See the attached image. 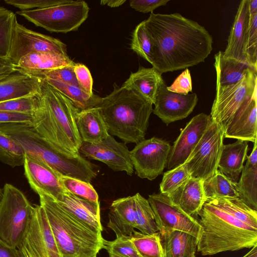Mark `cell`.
<instances>
[{
  "label": "cell",
  "mask_w": 257,
  "mask_h": 257,
  "mask_svg": "<svg viewBox=\"0 0 257 257\" xmlns=\"http://www.w3.org/2000/svg\"><path fill=\"white\" fill-rule=\"evenodd\" d=\"M75 65H66L52 69L32 73L28 75L42 80L46 78L56 80L79 87L74 71Z\"/></svg>",
  "instance_id": "7bdbcfd3"
},
{
  "label": "cell",
  "mask_w": 257,
  "mask_h": 257,
  "mask_svg": "<svg viewBox=\"0 0 257 257\" xmlns=\"http://www.w3.org/2000/svg\"><path fill=\"white\" fill-rule=\"evenodd\" d=\"M28 227L17 247L21 257H62L45 212L34 206Z\"/></svg>",
  "instance_id": "8fae6325"
},
{
  "label": "cell",
  "mask_w": 257,
  "mask_h": 257,
  "mask_svg": "<svg viewBox=\"0 0 257 257\" xmlns=\"http://www.w3.org/2000/svg\"><path fill=\"white\" fill-rule=\"evenodd\" d=\"M43 80L18 71L0 79V102L39 94Z\"/></svg>",
  "instance_id": "7402d4cb"
},
{
  "label": "cell",
  "mask_w": 257,
  "mask_h": 257,
  "mask_svg": "<svg viewBox=\"0 0 257 257\" xmlns=\"http://www.w3.org/2000/svg\"><path fill=\"white\" fill-rule=\"evenodd\" d=\"M257 141L254 142L251 153L241 173L239 180L235 182L238 197L247 206L257 211Z\"/></svg>",
  "instance_id": "484cf974"
},
{
  "label": "cell",
  "mask_w": 257,
  "mask_h": 257,
  "mask_svg": "<svg viewBox=\"0 0 257 257\" xmlns=\"http://www.w3.org/2000/svg\"><path fill=\"white\" fill-rule=\"evenodd\" d=\"M203 189L206 200L211 198H239L235 182L218 170L203 181Z\"/></svg>",
  "instance_id": "836d02e7"
},
{
  "label": "cell",
  "mask_w": 257,
  "mask_h": 257,
  "mask_svg": "<svg viewBox=\"0 0 257 257\" xmlns=\"http://www.w3.org/2000/svg\"><path fill=\"white\" fill-rule=\"evenodd\" d=\"M164 80L159 87L153 113L168 125L183 119L192 113L198 102L196 93L180 94L169 91Z\"/></svg>",
  "instance_id": "2e32d148"
},
{
  "label": "cell",
  "mask_w": 257,
  "mask_h": 257,
  "mask_svg": "<svg viewBox=\"0 0 257 257\" xmlns=\"http://www.w3.org/2000/svg\"><path fill=\"white\" fill-rule=\"evenodd\" d=\"M257 70L248 68L243 78L233 84L216 86L210 116L223 130L240 106L257 91Z\"/></svg>",
  "instance_id": "30bf717a"
},
{
  "label": "cell",
  "mask_w": 257,
  "mask_h": 257,
  "mask_svg": "<svg viewBox=\"0 0 257 257\" xmlns=\"http://www.w3.org/2000/svg\"><path fill=\"white\" fill-rule=\"evenodd\" d=\"M109 257H123V256H118V255H109Z\"/></svg>",
  "instance_id": "680465c9"
},
{
  "label": "cell",
  "mask_w": 257,
  "mask_h": 257,
  "mask_svg": "<svg viewBox=\"0 0 257 257\" xmlns=\"http://www.w3.org/2000/svg\"><path fill=\"white\" fill-rule=\"evenodd\" d=\"M171 92L187 95L192 92V84L190 71L186 68L175 80L170 86L167 87Z\"/></svg>",
  "instance_id": "c3c4849f"
},
{
  "label": "cell",
  "mask_w": 257,
  "mask_h": 257,
  "mask_svg": "<svg viewBox=\"0 0 257 257\" xmlns=\"http://www.w3.org/2000/svg\"><path fill=\"white\" fill-rule=\"evenodd\" d=\"M40 94L0 102V110L33 114L41 106V98Z\"/></svg>",
  "instance_id": "b9f144b4"
},
{
  "label": "cell",
  "mask_w": 257,
  "mask_h": 257,
  "mask_svg": "<svg viewBox=\"0 0 257 257\" xmlns=\"http://www.w3.org/2000/svg\"><path fill=\"white\" fill-rule=\"evenodd\" d=\"M257 91L237 110L224 130V137L257 141Z\"/></svg>",
  "instance_id": "d6986e66"
},
{
  "label": "cell",
  "mask_w": 257,
  "mask_h": 257,
  "mask_svg": "<svg viewBox=\"0 0 257 257\" xmlns=\"http://www.w3.org/2000/svg\"><path fill=\"white\" fill-rule=\"evenodd\" d=\"M214 59L216 86H223L236 83L243 78L247 69H254L247 63L224 57L222 51L215 54Z\"/></svg>",
  "instance_id": "4dcf8cb0"
},
{
  "label": "cell",
  "mask_w": 257,
  "mask_h": 257,
  "mask_svg": "<svg viewBox=\"0 0 257 257\" xmlns=\"http://www.w3.org/2000/svg\"><path fill=\"white\" fill-rule=\"evenodd\" d=\"M35 52L54 53L68 56L66 45L53 37L32 31L16 21L8 58L16 66L26 55Z\"/></svg>",
  "instance_id": "7c38bea8"
},
{
  "label": "cell",
  "mask_w": 257,
  "mask_h": 257,
  "mask_svg": "<svg viewBox=\"0 0 257 257\" xmlns=\"http://www.w3.org/2000/svg\"><path fill=\"white\" fill-rule=\"evenodd\" d=\"M107 225L116 237L133 233L135 228L134 195L120 198L112 202Z\"/></svg>",
  "instance_id": "603a6c76"
},
{
  "label": "cell",
  "mask_w": 257,
  "mask_h": 257,
  "mask_svg": "<svg viewBox=\"0 0 257 257\" xmlns=\"http://www.w3.org/2000/svg\"><path fill=\"white\" fill-rule=\"evenodd\" d=\"M0 131L18 143L26 155L42 161L61 175L90 183L97 175L93 164L80 154L73 155L54 146L32 124H2Z\"/></svg>",
  "instance_id": "5b68a950"
},
{
  "label": "cell",
  "mask_w": 257,
  "mask_h": 257,
  "mask_svg": "<svg viewBox=\"0 0 257 257\" xmlns=\"http://www.w3.org/2000/svg\"><path fill=\"white\" fill-rule=\"evenodd\" d=\"M0 257H21L17 248L10 246L0 238Z\"/></svg>",
  "instance_id": "816d5d0a"
},
{
  "label": "cell",
  "mask_w": 257,
  "mask_h": 257,
  "mask_svg": "<svg viewBox=\"0 0 257 257\" xmlns=\"http://www.w3.org/2000/svg\"><path fill=\"white\" fill-rule=\"evenodd\" d=\"M130 236L141 257H164L159 232L148 234L135 230Z\"/></svg>",
  "instance_id": "d590c367"
},
{
  "label": "cell",
  "mask_w": 257,
  "mask_h": 257,
  "mask_svg": "<svg viewBox=\"0 0 257 257\" xmlns=\"http://www.w3.org/2000/svg\"><path fill=\"white\" fill-rule=\"evenodd\" d=\"M185 163L165 172L160 184V193L169 195L191 178Z\"/></svg>",
  "instance_id": "74e56055"
},
{
  "label": "cell",
  "mask_w": 257,
  "mask_h": 257,
  "mask_svg": "<svg viewBox=\"0 0 257 257\" xmlns=\"http://www.w3.org/2000/svg\"><path fill=\"white\" fill-rule=\"evenodd\" d=\"M60 181L65 190L81 198L99 203L98 195L90 183L62 175Z\"/></svg>",
  "instance_id": "ab89813d"
},
{
  "label": "cell",
  "mask_w": 257,
  "mask_h": 257,
  "mask_svg": "<svg viewBox=\"0 0 257 257\" xmlns=\"http://www.w3.org/2000/svg\"><path fill=\"white\" fill-rule=\"evenodd\" d=\"M43 80L65 95L80 110L97 107L100 102L101 97L94 94L89 95L78 86L51 79Z\"/></svg>",
  "instance_id": "d6a6232c"
},
{
  "label": "cell",
  "mask_w": 257,
  "mask_h": 257,
  "mask_svg": "<svg viewBox=\"0 0 257 257\" xmlns=\"http://www.w3.org/2000/svg\"><path fill=\"white\" fill-rule=\"evenodd\" d=\"M39 196L62 257H96L103 248L102 234L74 217L50 197Z\"/></svg>",
  "instance_id": "8992f818"
},
{
  "label": "cell",
  "mask_w": 257,
  "mask_h": 257,
  "mask_svg": "<svg viewBox=\"0 0 257 257\" xmlns=\"http://www.w3.org/2000/svg\"><path fill=\"white\" fill-rule=\"evenodd\" d=\"M198 215L201 226L197 250L202 255L251 248L257 245V229L205 202Z\"/></svg>",
  "instance_id": "277c9868"
},
{
  "label": "cell",
  "mask_w": 257,
  "mask_h": 257,
  "mask_svg": "<svg viewBox=\"0 0 257 257\" xmlns=\"http://www.w3.org/2000/svg\"><path fill=\"white\" fill-rule=\"evenodd\" d=\"M41 105L32 125L43 138L61 150L77 156L82 141L76 123L80 111L60 92L43 80Z\"/></svg>",
  "instance_id": "7a4b0ae2"
},
{
  "label": "cell",
  "mask_w": 257,
  "mask_h": 257,
  "mask_svg": "<svg viewBox=\"0 0 257 257\" xmlns=\"http://www.w3.org/2000/svg\"><path fill=\"white\" fill-rule=\"evenodd\" d=\"M245 49L247 63L257 69V14L249 18Z\"/></svg>",
  "instance_id": "f6af8a7d"
},
{
  "label": "cell",
  "mask_w": 257,
  "mask_h": 257,
  "mask_svg": "<svg viewBox=\"0 0 257 257\" xmlns=\"http://www.w3.org/2000/svg\"><path fill=\"white\" fill-rule=\"evenodd\" d=\"M135 228L151 234L159 232L154 214L148 199L139 193L134 195Z\"/></svg>",
  "instance_id": "e575fe53"
},
{
  "label": "cell",
  "mask_w": 257,
  "mask_h": 257,
  "mask_svg": "<svg viewBox=\"0 0 257 257\" xmlns=\"http://www.w3.org/2000/svg\"><path fill=\"white\" fill-rule=\"evenodd\" d=\"M167 195L186 213L193 217L198 216L206 200L203 180L191 177L175 192Z\"/></svg>",
  "instance_id": "cb8c5ba5"
},
{
  "label": "cell",
  "mask_w": 257,
  "mask_h": 257,
  "mask_svg": "<svg viewBox=\"0 0 257 257\" xmlns=\"http://www.w3.org/2000/svg\"><path fill=\"white\" fill-rule=\"evenodd\" d=\"M210 115L204 113L194 116L182 129L171 147L167 167L170 170L183 164L210 124Z\"/></svg>",
  "instance_id": "e0dca14e"
},
{
  "label": "cell",
  "mask_w": 257,
  "mask_h": 257,
  "mask_svg": "<svg viewBox=\"0 0 257 257\" xmlns=\"http://www.w3.org/2000/svg\"><path fill=\"white\" fill-rule=\"evenodd\" d=\"M130 236L116 237L112 241L104 239L103 248L106 249L109 255L141 257L132 242Z\"/></svg>",
  "instance_id": "ee69618b"
},
{
  "label": "cell",
  "mask_w": 257,
  "mask_h": 257,
  "mask_svg": "<svg viewBox=\"0 0 257 257\" xmlns=\"http://www.w3.org/2000/svg\"><path fill=\"white\" fill-rule=\"evenodd\" d=\"M125 2V0L101 1L100 4L107 5L111 8L118 7Z\"/></svg>",
  "instance_id": "db71d44e"
},
{
  "label": "cell",
  "mask_w": 257,
  "mask_h": 257,
  "mask_svg": "<svg viewBox=\"0 0 257 257\" xmlns=\"http://www.w3.org/2000/svg\"><path fill=\"white\" fill-rule=\"evenodd\" d=\"M16 20V16L13 12L0 6V57L8 58Z\"/></svg>",
  "instance_id": "f35d334b"
},
{
  "label": "cell",
  "mask_w": 257,
  "mask_h": 257,
  "mask_svg": "<svg viewBox=\"0 0 257 257\" xmlns=\"http://www.w3.org/2000/svg\"><path fill=\"white\" fill-rule=\"evenodd\" d=\"M61 207L94 231L101 233L99 202L95 203L78 197L67 191L57 200Z\"/></svg>",
  "instance_id": "ffe728a7"
},
{
  "label": "cell",
  "mask_w": 257,
  "mask_h": 257,
  "mask_svg": "<svg viewBox=\"0 0 257 257\" xmlns=\"http://www.w3.org/2000/svg\"><path fill=\"white\" fill-rule=\"evenodd\" d=\"M249 18L248 0L241 1L231 28L227 46L223 52L224 57L248 63L245 46Z\"/></svg>",
  "instance_id": "44dd1931"
},
{
  "label": "cell",
  "mask_w": 257,
  "mask_h": 257,
  "mask_svg": "<svg viewBox=\"0 0 257 257\" xmlns=\"http://www.w3.org/2000/svg\"><path fill=\"white\" fill-rule=\"evenodd\" d=\"M79 152L88 158L102 162L114 171H124L129 176L133 174L130 151L125 143L117 142L110 134L98 143L82 142Z\"/></svg>",
  "instance_id": "9a60e30c"
},
{
  "label": "cell",
  "mask_w": 257,
  "mask_h": 257,
  "mask_svg": "<svg viewBox=\"0 0 257 257\" xmlns=\"http://www.w3.org/2000/svg\"><path fill=\"white\" fill-rule=\"evenodd\" d=\"M224 138L223 127L212 119L184 163L192 177L204 181L216 172L224 146Z\"/></svg>",
  "instance_id": "9c48e42d"
},
{
  "label": "cell",
  "mask_w": 257,
  "mask_h": 257,
  "mask_svg": "<svg viewBox=\"0 0 257 257\" xmlns=\"http://www.w3.org/2000/svg\"><path fill=\"white\" fill-rule=\"evenodd\" d=\"M205 202L257 229V211L250 208L239 198H211L206 199Z\"/></svg>",
  "instance_id": "1f68e13d"
},
{
  "label": "cell",
  "mask_w": 257,
  "mask_h": 257,
  "mask_svg": "<svg viewBox=\"0 0 257 257\" xmlns=\"http://www.w3.org/2000/svg\"><path fill=\"white\" fill-rule=\"evenodd\" d=\"M164 257H195L198 238L180 230L160 234Z\"/></svg>",
  "instance_id": "f546056e"
},
{
  "label": "cell",
  "mask_w": 257,
  "mask_h": 257,
  "mask_svg": "<svg viewBox=\"0 0 257 257\" xmlns=\"http://www.w3.org/2000/svg\"><path fill=\"white\" fill-rule=\"evenodd\" d=\"M34 114L0 110V124L26 123L33 124Z\"/></svg>",
  "instance_id": "681fc988"
},
{
  "label": "cell",
  "mask_w": 257,
  "mask_h": 257,
  "mask_svg": "<svg viewBox=\"0 0 257 257\" xmlns=\"http://www.w3.org/2000/svg\"><path fill=\"white\" fill-rule=\"evenodd\" d=\"M68 56L50 52H35L22 58L15 66V70L28 75L61 66L75 65Z\"/></svg>",
  "instance_id": "83f0119b"
},
{
  "label": "cell",
  "mask_w": 257,
  "mask_h": 257,
  "mask_svg": "<svg viewBox=\"0 0 257 257\" xmlns=\"http://www.w3.org/2000/svg\"><path fill=\"white\" fill-rule=\"evenodd\" d=\"M68 0H5V3L20 11L42 9L58 5Z\"/></svg>",
  "instance_id": "bcb514c9"
},
{
  "label": "cell",
  "mask_w": 257,
  "mask_h": 257,
  "mask_svg": "<svg viewBox=\"0 0 257 257\" xmlns=\"http://www.w3.org/2000/svg\"><path fill=\"white\" fill-rule=\"evenodd\" d=\"M24 173L31 188L38 195L44 194L57 200L66 190L61 175L42 161L25 155Z\"/></svg>",
  "instance_id": "ac0fdd59"
},
{
  "label": "cell",
  "mask_w": 257,
  "mask_h": 257,
  "mask_svg": "<svg viewBox=\"0 0 257 257\" xmlns=\"http://www.w3.org/2000/svg\"><path fill=\"white\" fill-rule=\"evenodd\" d=\"M248 13L249 17L257 14V0H248Z\"/></svg>",
  "instance_id": "11a10c76"
},
{
  "label": "cell",
  "mask_w": 257,
  "mask_h": 257,
  "mask_svg": "<svg viewBox=\"0 0 257 257\" xmlns=\"http://www.w3.org/2000/svg\"><path fill=\"white\" fill-rule=\"evenodd\" d=\"M0 204V238L17 248L28 227L34 211L25 195L14 185L6 183Z\"/></svg>",
  "instance_id": "52a82bcc"
},
{
  "label": "cell",
  "mask_w": 257,
  "mask_h": 257,
  "mask_svg": "<svg viewBox=\"0 0 257 257\" xmlns=\"http://www.w3.org/2000/svg\"><path fill=\"white\" fill-rule=\"evenodd\" d=\"M144 22L152 44L151 64L161 74L204 62L212 50L205 27L179 13H151Z\"/></svg>",
  "instance_id": "6da1fadb"
},
{
  "label": "cell",
  "mask_w": 257,
  "mask_h": 257,
  "mask_svg": "<svg viewBox=\"0 0 257 257\" xmlns=\"http://www.w3.org/2000/svg\"><path fill=\"white\" fill-rule=\"evenodd\" d=\"M163 80L162 74L155 68L140 67L137 71L131 74L121 86L135 91L154 104Z\"/></svg>",
  "instance_id": "f1b7e54d"
},
{
  "label": "cell",
  "mask_w": 257,
  "mask_h": 257,
  "mask_svg": "<svg viewBox=\"0 0 257 257\" xmlns=\"http://www.w3.org/2000/svg\"><path fill=\"white\" fill-rule=\"evenodd\" d=\"M25 153L13 139L0 131V161L11 167L24 165Z\"/></svg>",
  "instance_id": "8d00e7d4"
},
{
  "label": "cell",
  "mask_w": 257,
  "mask_h": 257,
  "mask_svg": "<svg viewBox=\"0 0 257 257\" xmlns=\"http://www.w3.org/2000/svg\"><path fill=\"white\" fill-rule=\"evenodd\" d=\"M16 71L8 58L0 57V79Z\"/></svg>",
  "instance_id": "f5cc1de1"
},
{
  "label": "cell",
  "mask_w": 257,
  "mask_h": 257,
  "mask_svg": "<svg viewBox=\"0 0 257 257\" xmlns=\"http://www.w3.org/2000/svg\"><path fill=\"white\" fill-rule=\"evenodd\" d=\"M160 234L169 230L187 232L198 238L201 226L197 219L174 204L165 194L153 193L148 199Z\"/></svg>",
  "instance_id": "5bb4252c"
},
{
  "label": "cell",
  "mask_w": 257,
  "mask_h": 257,
  "mask_svg": "<svg viewBox=\"0 0 257 257\" xmlns=\"http://www.w3.org/2000/svg\"><path fill=\"white\" fill-rule=\"evenodd\" d=\"M76 123L82 142L98 143L109 135L98 107L80 110L76 116Z\"/></svg>",
  "instance_id": "d4e9b609"
},
{
  "label": "cell",
  "mask_w": 257,
  "mask_h": 257,
  "mask_svg": "<svg viewBox=\"0 0 257 257\" xmlns=\"http://www.w3.org/2000/svg\"><path fill=\"white\" fill-rule=\"evenodd\" d=\"M89 11L85 1L68 0L49 8L19 11L17 13L49 32L66 33L78 30L88 18Z\"/></svg>",
  "instance_id": "ba28073f"
},
{
  "label": "cell",
  "mask_w": 257,
  "mask_h": 257,
  "mask_svg": "<svg viewBox=\"0 0 257 257\" xmlns=\"http://www.w3.org/2000/svg\"><path fill=\"white\" fill-rule=\"evenodd\" d=\"M242 257H257V245L253 246L250 250Z\"/></svg>",
  "instance_id": "9f6ffc18"
},
{
  "label": "cell",
  "mask_w": 257,
  "mask_h": 257,
  "mask_svg": "<svg viewBox=\"0 0 257 257\" xmlns=\"http://www.w3.org/2000/svg\"><path fill=\"white\" fill-rule=\"evenodd\" d=\"M74 71L79 87L89 95H92L93 79L88 68L83 64L76 63Z\"/></svg>",
  "instance_id": "7dc6e473"
},
{
  "label": "cell",
  "mask_w": 257,
  "mask_h": 257,
  "mask_svg": "<svg viewBox=\"0 0 257 257\" xmlns=\"http://www.w3.org/2000/svg\"><path fill=\"white\" fill-rule=\"evenodd\" d=\"M247 142L240 140L223 146L220 156L218 170L234 182L243 169L247 157Z\"/></svg>",
  "instance_id": "4316f807"
},
{
  "label": "cell",
  "mask_w": 257,
  "mask_h": 257,
  "mask_svg": "<svg viewBox=\"0 0 257 257\" xmlns=\"http://www.w3.org/2000/svg\"><path fill=\"white\" fill-rule=\"evenodd\" d=\"M3 197V189L0 187V204L2 202Z\"/></svg>",
  "instance_id": "6f0895ef"
},
{
  "label": "cell",
  "mask_w": 257,
  "mask_h": 257,
  "mask_svg": "<svg viewBox=\"0 0 257 257\" xmlns=\"http://www.w3.org/2000/svg\"><path fill=\"white\" fill-rule=\"evenodd\" d=\"M153 103L135 91L113 84V90L101 97L97 107L108 133L124 143L137 144L145 139Z\"/></svg>",
  "instance_id": "3957f363"
},
{
  "label": "cell",
  "mask_w": 257,
  "mask_h": 257,
  "mask_svg": "<svg viewBox=\"0 0 257 257\" xmlns=\"http://www.w3.org/2000/svg\"><path fill=\"white\" fill-rule=\"evenodd\" d=\"M131 49L152 64V44L144 21L139 24L133 32Z\"/></svg>",
  "instance_id": "60d3db41"
},
{
  "label": "cell",
  "mask_w": 257,
  "mask_h": 257,
  "mask_svg": "<svg viewBox=\"0 0 257 257\" xmlns=\"http://www.w3.org/2000/svg\"><path fill=\"white\" fill-rule=\"evenodd\" d=\"M169 0H131L130 7L137 11L143 13H153L157 8L165 6Z\"/></svg>",
  "instance_id": "f907efd6"
},
{
  "label": "cell",
  "mask_w": 257,
  "mask_h": 257,
  "mask_svg": "<svg viewBox=\"0 0 257 257\" xmlns=\"http://www.w3.org/2000/svg\"><path fill=\"white\" fill-rule=\"evenodd\" d=\"M171 149L168 142L155 137L137 143L130 151L137 175L142 179L153 180L162 174Z\"/></svg>",
  "instance_id": "4fadbf2b"
}]
</instances>
